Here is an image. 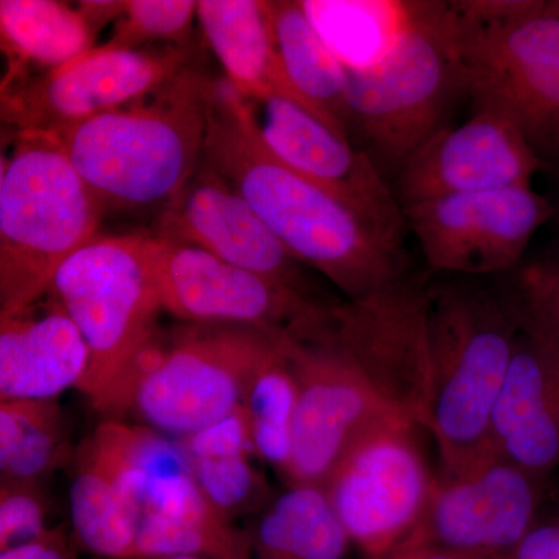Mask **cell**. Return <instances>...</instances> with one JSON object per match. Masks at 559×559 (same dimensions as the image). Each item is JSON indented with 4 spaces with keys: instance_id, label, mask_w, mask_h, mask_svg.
Returning <instances> with one entry per match:
<instances>
[{
    "instance_id": "1",
    "label": "cell",
    "mask_w": 559,
    "mask_h": 559,
    "mask_svg": "<svg viewBox=\"0 0 559 559\" xmlns=\"http://www.w3.org/2000/svg\"><path fill=\"white\" fill-rule=\"evenodd\" d=\"M202 162L249 202L294 259L325 275L348 300L409 277L404 248L267 148L248 100L227 79L210 81Z\"/></svg>"
},
{
    "instance_id": "2",
    "label": "cell",
    "mask_w": 559,
    "mask_h": 559,
    "mask_svg": "<svg viewBox=\"0 0 559 559\" xmlns=\"http://www.w3.org/2000/svg\"><path fill=\"white\" fill-rule=\"evenodd\" d=\"M150 240L151 234L97 235L62 264L49 290L90 349L79 390L106 418L132 409L140 382L164 352Z\"/></svg>"
},
{
    "instance_id": "3",
    "label": "cell",
    "mask_w": 559,
    "mask_h": 559,
    "mask_svg": "<svg viewBox=\"0 0 559 559\" xmlns=\"http://www.w3.org/2000/svg\"><path fill=\"white\" fill-rule=\"evenodd\" d=\"M209 87V79L187 69L134 105L47 138L64 151L103 209H165L200 168Z\"/></svg>"
},
{
    "instance_id": "4",
    "label": "cell",
    "mask_w": 559,
    "mask_h": 559,
    "mask_svg": "<svg viewBox=\"0 0 559 559\" xmlns=\"http://www.w3.org/2000/svg\"><path fill=\"white\" fill-rule=\"evenodd\" d=\"M432 404L430 428L441 476H459L495 457L492 414L521 334L506 289L430 283L428 300Z\"/></svg>"
},
{
    "instance_id": "5",
    "label": "cell",
    "mask_w": 559,
    "mask_h": 559,
    "mask_svg": "<svg viewBox=\"0 0 559 559\" xmlns=\"http://www.w3.org/2000/svg\"><path fill=\"white\" fill-rule=\"evenodd\" d=\"M466 97L454 0H415L406 31L388 57L366 70L347 69L349 138L356 134L393 182L404 165Z\"/></svg>"
},
{
    "instance_id": "6",
    "label": "cell",
    "mask_w": 559,
    "mask_h": 559,
    "mask_svg": "<svg viewBox=\"0 0 559 559\" xmlns=\"http://www.w3.org/2000/svg\"><path fill=\"white\" fill-rule=\"evenodd\" d=\"M473 112L511 121L547 164L559 157V0H454Z\"/></svg>"
},
{
    "instance_id": "7",
    "label": "cell",
    "mask_w": 559,
    "mask_h": 559,
    "mask_svg": "<svg viewBox=\"0 0 559 559\" xmlns=\"http://www.w3.org/2000/svg\"><path fill=\"white\" fill-rule=\"evenodd\" d=\"M103 213L53 140L20 132L0 173V314L49 296L62 264L97 237Z\"/></svg>"
},
{
    "instance_id": "8",
    "label": "cell",
    "mask_w": 559,
    "mask_h": 559,
    "mask_svg": "<svg viewBox=\"0 0 559 559\" xmlns=\"http://www.w3.org/2000/svg\"><path fill=\"white\" fill-rule=\"evenodd\" d=\"M288 341L249 326L194 325L165 347L131 411L165 436L198 432L240 406L250 381Z\"/></svg>"
},
{
    "instance_id": "9",
    "label": "cell",
    "mask_w": 559,
    "mask_h": 559,
    "mask_svg": "<svg viewBox=\"0 0 559 559\" xmlns=\"http://www.w3.org/2000/svg\"><path fill=\"white\" fill-rule=\"evenodd\" d=\"M429 285L409 275L366 299L330 307L319 334L389 407L429 430Z\"/></svg>"
},
{
    "instance_id": "10",
    "label": "cell",
    "mask_w": 559,
    "mask_h": 559,
    "mask_svg": "<svg viewBox=\"0 0 559 559\" xmlns=\"http://www.w3.org/2000/svg\"><path fill=\"white\" fill-rule=\"evenodd\" d=\"M151 266L162 311L193 325H238L308 340L330 307L307 294L241 270L194 246L151 235Z\"/></svg>"
},
{
    "instance_id": "11",
    "label": "cell",
    "mask_w": 559,
    "mask_h": 559,
    "mask_svg": "<svg viewBox=\"0 0 559 559\" xmlns=\"http://www.w3.org/2000/svg\"><path fill=\"white\" fill-rule=\"evenodd\" d=\"M409 419L392 417L349 450L325 484L326 496L364 559H388L417 527L436 477Z\"/></svg>"
},
{
    "instance_id": "12",
    "label": "cell",
    "mask_w": 559,
    "mask_h": 559,
    "mask_svg": "<svg viewBox=\"0 0 559 559\" xmlns=\"http://www.w3.org/2000/svg\"><path fill=\"white\" fill-rule=\"evenodd\" d=\"M189 55L183 46L94 47L60 69L2 83V119L17 134H57L164 90L186 72Z\"/></svg>"
},
{
    "instance_id": "13",
    "label": "cell",
    "mask_w": 559,
    "mask_h": 559,
    "mask_svg": "<svg viewBox=\"0 0 559 559\" xmlns=\"http://www.w3.org/2000/svg\"><path fill=\"white\" fill-rule=\"evenodd\" d=\"M403 215L429 267L485 277L516 270L557 207L532 186H514L404 205Z\"/></svg>"
},
{
    "instance_id": "14",
    "label": "cell",
    "mask_w": 559,
    "mask_h": 559,
    "mask_svg": "<svg viewBox=\"0 0 559 559\" xmlns=\"http://www.w3.org/2000/svg\"><path fill=\"white\" fill-rule=\"evenodd\" d=\"M288 359L297 382L288 485L325 487L367 432L401 415L319 333L290 340Z\"/></svg>"
},
{
    "instance_id": "15",
    "label": "cell",
    "mask_w": 559,
    "mask_h": 559,
    "mask_svg": "<svg viewBox=\"0 0 559 559\" xmlns=\"http://www.w3.org/2000/svg\"><path fill=\"white\" fill-rule=\"evenodd\" d=\"M540 479L500 455L459 476L436 477L421 520L399 550L503 557L538 522Z\"/></svg>"
},
{
    "instance_id": "16",
    "label": "cell",
    "mask_w": 559,
    "mask_h": 559,
    "mask_svg": "<svg viewBox=\"0 0 559 559\" xmlns=\"http://www.w3.org/2000/svg\"><path fill=\"white\" fill-rule=\"evenodd\" d=\"M267 148L352 209L382 238L404 248L406 219L392 182L369 154L307 109L283 98L246 97Z\"/></svg>"
},
{
    "instance_id": "17",
    "label": "cell",
    "mask_w": 559,
    "mask_h": 559,
    "mask_svg": "<svg viewBox=\"0 0 559 559\" xmlns=\"http://www.w3.org/2000/svg\"><path fill=\"white\" fill-rule=\"evenodd\" d=\"M549 167L511 121L488 110L432 135L395 180L401 207L455 194L532 186Z\"/></svg>"
},
{
    "instance_id": "18",
    "label": "cell",
    "mask_w": 559,
    "mask_h": 559,
    "mask_svg": "<svg viewBox=\"0 0 559 559\" xmlns=\"http://www.w3.org/2000/svg\"><path fill=\"white\" fill-rule=\"evenodd\" d=\"M154 235L194 246L241 270L307 294L299 261L249 202L204 162L164 209Z\"/></svg>"
},
{
    "instance_id": "19",
    "label": "cell",
    "mask_w": 559,
    "mask_h": 559,
    "mask_svg": "<svg viewBox=\"0 0 559 559\" xmlns=\"http://www.w3.org/2000/svg\"><path fill=\"white\" fill-rule=\"evenodd\" d=\"M491 437L500 457L536 476L559 466V352L522 326Z\"/></svg>"
},
{
    "instance_id": "20",
    "label": "cell",
    "mask_w": 559,
    "mask_h": 559,
    "mask_svg": "<svg viewBox=\"0 0 559 559\" xmlns=\"http://www.w3.org/2000/svg\"><path fill=\"white\" fill-rule=\"evenodd\" d=\"M90 362L86 342L53 297L0 314V401L57 400L80 388Z\"/></svg>"
},
{
    "instance_id": "21",
    "label": "cell",
    "mask_w": 559,
    "mask_h": 559,
    "mask_svg": "<svg viewBox=\"0 0 559 559\" xmlns=\"http://www.w3.org/2000/svg\"><path fill=\"white\" fill-rule=\"evenodd\" d=\"M197 20L209 46L223 64L226 79L245 97L252 100L283 98L322 120L310 103L294 90L283 70L267 2L201 0L198 2Z\"/></svg>"
},
{
    "instance_id": "22",
    "label": "cell",
    "mask_w": 559,
    "mask_h": 559,
    "mask_svg": "<svg viewBox=\"0 0 559 559\" xmlns=\"http://www.w3.org/2000/svg\"><path fill=\"white\" fill-rule=\"evenodd\" d=\"M252 559L248 530L235 527L198 487L193 476L165 491L143 511L131 558Z\"/></svg>"
},
{
    "instance_id": "23",
    "label": "cell",
    "mask_w": 559,
    "mask_h": 559,
    "mask_svg": "<svg viewBox=\"0 0 559 559\" xmlns=\"http://www.w3.org/2000/svg\"><path fill=\"white\" fill-rule=\"evenodd\" d=\"M191 474L205 498L229 520L266 507V479L257 455L242 404L207 428L178 439Z\"/></svg>"
},
{
    "instance_id": "24",
    "label": "cell",
    "mask_w": 559,
    "mask_h": 559,
    "mask_svg": "<svg viewBox=\"0 0 559 559\" xmlns=\"http://www.w3.org/2000/svg\"><path fill=\"white\" fill-rule=\"evenodd\" d=\"M81 448L142 511L173 485L193 476L180 441L150 426L106 418Z\"/></svg>"
},
{
    "instance_id": "25",
    "label": "cell",
    "mask_w": 559,
    "mask_h": 559,
    "mask_svg": "<svg viewBox=\"0 0 559 559\" xmlns=\"http://www.w3.org/2000/svg\"><path fill=\"white\" fill-rule=\"evenodd\" d=\"M267 13L280 61L294 90L330 128L352 140L345 100L347 68L320 36L304 3L274 0L267 2Z\"/></svg>"
},
{
    "instance_id": "26",
    "label": "cell",
    "mask_w": 559,
    "mask_h": 559,
    "mask_svg": "<svg viewBox=\"0 0 559 559\" xmlns=\"http://www.w3.org/2000/svg\"><path fill=\"white\" fill-rule=\"evenodd\" d=\"M248 532L257 559H347L353 544L318 485H288Z\"/></svg>"
},
{
    "instance_id": "27",
    "label": "cell",
    "mask_w": 559,
    "mask_h": 559,
    "mask_svg": "<svg viewBox=\"0 0 559 559\" xmlns=\"http://www.w3.org/2000/svg\"><path fill=\"white\" fill-rule=\"evenodd\" d=\"M0 36L10 66L3 83L60 69L94 49L95 33L79 9L55 0H2Z\"/></svg>"
},
{
    "instance_id": "28",
    "label": "cell",
    "mask_w": 559,
    "mask_h": 559,
    "mask_svg": "<svg viewBox=\"0 0 559 559\" xmlns=\"http://www.w3.org/2000/svg\"><path fill=\"white\" fill-rule=\"evenodd\" d=\"M305 10L330 49L349 70L380 64L414 14L415 0H304Z\"/></svg>"
},
{
    "instance_id": "29",
    "label": "cell",
    "mask_w": 559,
    "mask_h": 559,
    "mask_svg": "<svg viewBox=\"0 0 559 559\" xmlns=\"http://www.w3.org/2000/svg\"><path fill=\"white\" fill-rule=\"evenodd\" d=\"M69 509L73 535L84 549L103 559L132 557L143 511L83 448L69 488Z\"/></svg>"
},
{
    "instance_id": "30",
    "label": "cell",
    "mask_w": 559,
    "mask_h": 559,
    "mask_svg": "<svg viewBox=\"0 0 559 559\" xmlns=\"http://www.w3.org/2000/svg\"><path fill=\"white\" fill-rule=\"evenodd\" d=\"M57 400L0 401V479L40 481L68 457Z\"/></svg>"
},
{
    "instance_id": "31",
    "label": "cell",
    "mask_w": 559,
    "mask_h": 559,
    "mask_svg": "<svg viewBox=\"0 0 559 559\" xmlns=\"http://www.w3.org/2000/svg\"><path fill=\"white\" fill-rule=\"evenodd\" d=\"M289 342L261 367L250 381L241 403L248 414L257 455L286 480L289 477L297 409V382L288 359Z\"/></svg>"
},
{
    "instance_id": "32",
    "label": "cell",
    "mask_w": 559,
    "mask_h": 559,
    "mask_svg": "<svg viewBox=\"0 0 559 559\" xmlns=\"http://www.w3.org/2000/svg\"><path fill=\"white\" fill-rule=\"evenodd\" d=\"M502 288L521 326L559 352V252L522 261Z\"/></svg>"
},
{
    "instance_id": "33",
    "label": "cell",
    "mask_w": 559,
    "mask_h": 559,
    "mask_svg": "<svg viewBox=\"0 0 559 559\" xmlns=\"http://www.w3.org/2000/svg\"><path fill=\"white\" fill-rule=\"evenodd\" d=\"M194 17H198V2L191 0H131L116 22L110 38L100 47L139 50L160 40L183 46Z\"/></svg>"
},
{
    "instance_id": "34",
    "label": "cell",
    "mask_w": 559,
    "mask_h": 559,
    "mask_svg": "<svg viewBox=\"0 0 559 559\" xmlns=\"http://www.w3.org/2000/svg\"><path fill=\"white\" fill-rule=\"evenodd\" d=\"M49 509L38 481L0 480V551L49 532Z\"/></svg>"
},
{
    "instance_id": "35",
    "label": "cell",
    "mask_w": 559,
    "mask_h": 559,
    "mask_svg": "<svg viewBox=\"0 0 559 559\" xmlns=\"http://www.w3.org/2000/svg\"><path fill=\"white\" fill-rule=\"evenodd\" d=\"M502 559H559V518L536 522Z\"/></svg>"
},
{
    "instance_id": "36",
    "label": "cell",
    "mask_w": 559,
    "mask_h": 559,
    "mask_svg": "<svg viewBox=\"0 0 559 559\" xmlns=\"http://www.w3.org/2000/svg\"><path fill=\"white\" fill-rule=\"evenodd\" d=\"M0 559H75L68 533L51 527L40 538L0 551Z\"/></svg>"
},
{
    "instance_id": "37",
    "label": "cell",
    "mask_w": 559,
    "mask_h": 559,
    "mask_svg": "<svg viewBox=\"0 0 559 559\" xmlns=\"http://www.w3.org/2000/svg\"><path fill=\"white\" fill-rule=\"evenodd\" d=\"M127 9V2H81L79 10L84 20L91 25L92 32L100 31V27L109 21H119Z\"/></svg>"
},
{
    "instance_id": "38",
    "label": "cell",
    "mask_w": 559,
    "mask_h": 559,
    "mask_svg": "<svg viewBox=\"0 0 559 559\" xmlns=\"http://www.w3.org/2000/svg\"><path fill=\"white\" fill-rule=\"evenodd\" d=\"M388 559H489V557H476V555L443 549H411L395 551Z\"/></svg>"
},
{
    "instance_id": "39",
    "label": "cell",
    "mask_w": 559,
    "mask_h": 559,
    "mask_svg": "<svg viewBox=\"0 0 559 559\" xmlns=\"http://www.w3.org/2000/svg\"><path fill=\"white\" fill-rule=\"evenodd\" d=\"M124 559H204V558H198V557H182V555H179V557H162V558H124Z\"/></svg>"
},
{
    "instance_id": "40",
    "label": "cell",
    "mask_w": 559,
    "mask_h": 559,
    "mask_svg": "<svg viewBox=\"0 0 559 559\" xmlns=\"http://www.w3.org/2000/svg\"><path fill=\"white\" fill-rule=\"evenodd\" d=\"M491 559H502V557H489Z\"/></svg>"
}]
</instances>
